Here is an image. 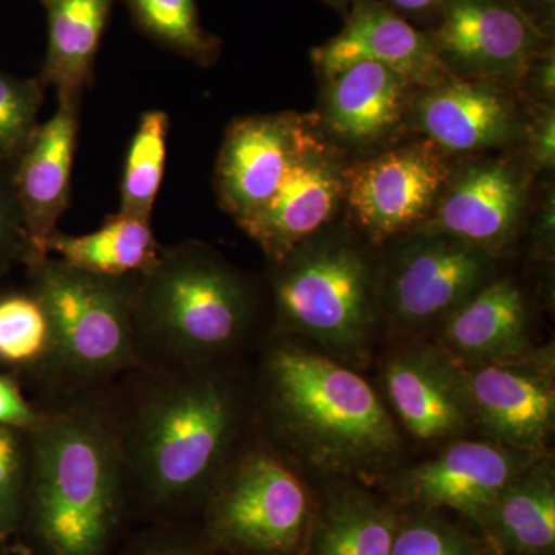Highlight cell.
Listing matches in <instances>:
<instances>
[{
    "label": "cell",
    "mask_w": 555,
    "mask_h": 555,
    "mask_svg": "<svg viewBox=\"0 0 555 555\" xmlns=\"http://www.w3.org/2000/svg\"><path fill=\"white\" fill-rule=\"evenodd\" d=\"M127 499L175 517L201 511L254 436V374L238 360L141 367L115 385Z\"/></svg>",
    "instance_id": "obj_1"
},
{
    "label": "cell",
    "mask_w": 555,
    "mask_h": 555,
    "mask_svg": "<svg viewBox=\"0 0 555 555\" xmlns=\"http://www.w3.org/2000/svg\"><path fill=\"white\" fill-rule=\"evenodd\" d=\"M254 396L258 433L297 473L369 485L400 466L403 433L382 393L301 339L262 341Z\"/></svg>",
    "instance_id": "obj_2"
},
{
    "label": "cell",
    "mask_w": 555,
    "mask_h": 555,
    "mask_svg": "<svg viewBox=\"0 0 555 555\" xmlns=\"http://www.w3.org/2000/svg\"><path fill=\"white\" fill-rule=\"evenodd\" d=\"M25 507L43 555H108L127 502L115 385L56 397L27 434Z\"/></svg>",
    "instance_id": "obj_3"
},
{
    "label": "cell",
    "mask_w": 555,
    "mask_h": 555,
    "mask_svg": "<svg viewBox=\"0 0 555 555\" xmlns=\"http://www.w3.org/2000/svg\"><path fill=\"white\" fill-rule=\"evenodd\" d=\"M258 313L254 284L199 241L164 247L137 276L134 321L145 367L238 360L254 341Z\"/></svg>",
    "instance_id": "obj_4"
},
{
    "label": "cell",
    "mask_w": 555,
    "mask_h": 555,
    "mask_svg": "<svg viewBox=\"0 0 555 555\" xmlns=\"http://www.w3.org/2000/svg\"><path fill=\"white\" fill-rule=\"evenodd\" d=\"M270 264V334L301 339L357 371L366 366L383 318L379 266L364 244L324 229Z\"/></svg>",
    "instance_id": "obj_5"
},
{
    "label": "cell",
    "mask_w": 555,
    "mask_h": 555,
    "mask_svg": "<svg viewBox=\"0 0 555 555\" xmlns=\"http://www.w3.org/2000/svg\"><path fill=\"white\" fill-rule=\"evenodd\" d=\"M28 269L53 328L46 382L54 396L115 385L145 367L134 321L137 276L96 275L51 255Z\"/></svg>",
    "instance_id": "obj_6"
},
{
    "label": "cell",
    "mask_w": 555,
    "mask_h": 555,
    "mask_svg": "<svg viewBox=\"0 0 555 555\" xmlns=\"http://www.w3.org/2000/svg\"><path fill=\"white\" fill-rule=\"evenodd\" d=\"M313 500L299 473L255 429L201 507L204 540L232 555H299Z\"/></svg>",
    "instance_id": "obj_7"
},
{
    "label": "cell",
    "mask_w": 555,
    "mask_h": 555,
    "mask_svg": "<svg viewBox=\"0 0 555 555\" xmlns=\"http://www.w3.org/2000/svg\"><path fill=\"white\" fill-rule=\"evenodd\" d=\"M494 257L438 230L418 228L378 268L382 318L398 335L418 338L492 280Z\"/></svg>",
    "instance_id": "obj_8"
},
{
    "label": "cell",
    "mask_w": 555,
    "mask_h": 555,
    "mask_svg": "<svg viewBox=\"0 0 555 555\" xmlns=\"http://www.w3.org/2000/svg\"><path fill=\"white\" fill-rule=\"evenodd\" d=\"M452 76L520 82L529 64L550 49V33L521 0H444L429 31Z\"/></svg>",
    "instance_id": "obj_9"
},
{
    "label": "cell",
    "mask_w": 555,
    "mask_h": 555,
    "mask_svg": "<svg viewBox=\"0 0 555 555\" xmlns=\"http://www.w3.org/2000/svg\"><path fill=\"white\" fill-rule=\"evenodd\" d=\"M448 153L423 139L346 167L345 204L374 246L418 229L454 175Z\"/></svg>",
    "instance_id": "obj_10"
},
{
    "label": "cell",
    "mask_w": 555,
    "mask_h": 555,
    "mask_svg": "<svg viewBox=\"0 0 555 555\" xmlns=\"http://www.w3.org/2000/svg\"><path fill=\"white\" fill-rule=\"evenodd\" d=\"M543 454L514 451L485 438H456L433 459L398 466L382 481L398 506L452 511L476 528L500 492Z\"/></svg>",
    "instance_id": "obj_11"
},
{
    "label": "cell",
    "mask_w": 555,
    "mask_h": 555,
    "mask_svg": "<svg viewBox=\"0 0 555 555\" xmlns=\"http://www.w3.org/2000/svg\"><path fill=\"white\" fill-rule=\"evenodd\" d=\"M554 347L495 363L462 364L480 438L528 454L550 452L555 425Z\"/></svg>",
    "instance_id": "obj_12"
},
{
    "label": "cell",
    "mask_w": 555,
    "mask_h": 555,
    "mask_svg": "<svg viewBox=\"0 0 555 555\" xmlns=\"http://www.w3.org/2000/svg\"><path fill=\"white\" fill-rule=\"evenodd\" d=\"M383 400L397 425L423 443H448L474 430L462 364L436 341L409 338L382 363Z\"/></svg>",
    "instance_id": "obj_13"
},
{
    "label": "cell",
    "mask_w": 555,
    "mask_h": 555,
    "mask_svg": "<svg viewBox=\"0 0 555 555\" xmlns=\"http://www.w3.org/2000/svg\"><path fill=\"white\" fill-rule=\"evenodd\" d=\"M318 130L320 122L312 116L291 112L244 116L230 124L215 167V192L236 224L273 198Z\"/></svg>",
    "instance_id": "obj_14"
},
{
    "label": "cell",
    "mask_w": 555,
    "mask_h": 555,
    "mask_svg": "<svg viewBox=\"0 0 555 555\" xmlns=\"http://www.w3.org/2000/svg\"><path fill=\"white\" fill-rule=\"evenodd\" d=\"M345 188L346 167L320 129L299 153L273 198L240 228L270 262L280 261L328 228L345 204Z\"/></svg>",
    "instance_id": "obj_15"
},
{
    "label": "cell",
    "mask_w": 555,
    "mask_h": 555,
    "mask_svg": "<svg viewBox=\"0 0 555 555\" xmlns=\"http://www.w3.org/2000/svg\"><path fill=\"white\" fill-rule=\"evenodd\" d=\"M528 203V177L516 160L469 164L452 175L426 224L496 258L516 240Z\"/></svg>",
    "instance_id": "obj_16"
},
{
    "label": "cell",
    "mask_w": 555,
    "mask_h": 555,
    "mask_svg": "<svg viewBox=\"0 0 555 555\" xmlns=\"http://www.w3.org/2000/svg\"><path fill=\"white\" fill-rule=\"evenodd\" d=\"M312 57L326 80L358 62L385 65L420 89L451 75L429 31H420L383 0H357L347 11L345 28L313 50Z\"/></svg>",
    "instance_id": "obj_17"
},
{
    "label": "cell",
    "mask_w": 555,
    "mask_h": 555,
    "mask_svg": "<svg viewBox=\"0 0 555 555\" xmlns=\"http://www.w3.org/2000/svg\"><path fill=\"white\" fill-rule=\"evenodd\" d=\"M415 98L408 109L415 129L448 155L502 147L520 130L514 101L496 83L449 75Z\"/></svg>",
    "instance_id": "obj_18"
},
{
    "label": "cell",
    "mask_w": 555,
    "mask_h": 555,
    "mask_svg": "<svg viewBox=\"0 0 555 555\" xmlns=\"http://www.w3.org/2000/svg\"><path fill=\"white\" fill-rule=\"evenodd\" d=\"M80 100L82 98H57L56 113L46 124H39L13 164L14 188L30 236V262L49 257L47 243L68 208Z\"/></svg>",
    "instance_id": "obj_19"
},
{
    "label": "cell",
    "mask_w": 555,
    "mask_h": 555,
    "mask_svg": "<svg viewBox=\"0 0 555 555\" xmlns=\"http://www.w3.org/2000/svg\"><path fill=\"white\" fill-rule=\"evenodd\" d=\"M326 82L321 131L350 149L372 147L392 137L414 98L408 79L375 62H358Z\"/></svg>",
    "instance_id": "obj_20"
},
{
    "label": "cell",
    "mask_w": 555,
    "mask_h": 555,
    "mask_svg": "<svg viewBox=\"0 0 555 555\" xmlns=\"http://www.w3.org/2000/svg\"><path fill=\"white\" fill-rule=\"evenodd\" d=\"M436 332L434 341L460 364L513 360L534 349L528 305L513 280L492 278Z\"/></svg>",
    "instance_id": "obj_21"
},
{
    "label": "cell",
    "mask_w": 555,
    "mask_h": 555,
    "mask_svg": "<svg viewBox=\"0 0 555 555\" xmlns=\"http://www.w3.org/2000/svg\"><path fill=\"white\" fill-rule=\"evenodd\" d=\"M401 511L360 481L327 483L299 555H389Z\"/></svg>",
    "instance_id": "obj_22"
},
{
    "label": "cell",
    "mask_w": 555,
    "mask_h": 555,
    "mask_svg": "<svg viewBox=\"0 0 555 555\" xmlns=\"http://www.w3.org/2000/svg\"><path fill=\"white\" fill-rule=\"evenodd\" d=\"M474 529L491 555H554L555 470L550 452L500 492Z\"/></svg>",
    "instance_id": "obj_23"
},
{
    "label": "cell",
    "mask_w": 555,
    "mask_h": 555,
    "mask_svg": "<svg viewBox=\"0 0 555 555\" xmlns=\"http://www.w3.org/2000/svg\"><path fill=\"white\" fill-rule=\"evenodd\" d=\"M49 43L38 79L57 98H82L93 80L94 61L116 0H40Z\"/></svg>",
    "instance_id": "obj_24"
},
{
    "label": "cell",
    "mask_w": 555,
    "mask_h": 555,
    "mask_svg": "<svg viewBox=\"0 0 555 555\" xmlns=\"http://www.w3.org/2000/svg\"><path fill=\"white\" fill-rule=\"evenodd\" d=\"M163 246L156 240L152 218L118 211L101 229L73 236L54 232L47 243L49 255L73 268L112 278L142 275L158 261Z\"/></svg>",
    "instance_id": "obj_25"
},
{
    "label": "cell",
    "mask_w": 555,
    "mask_h": 555,
    "mask_svg": "<svg viewBox=\"0 0 555 555\" xmlns=\"http://www.w3.org/2000/svg\"><path fill=\"white\" fill-rule=\"evenodd\" d=\"M169 127L163 109L142 113L124 164L119 211L152 218L166 170Z\"/></svg>",
    "instance_id": "obj_26"
},
{
    "label": "cell",
    "mask_w": 555,
    "mask_h": 555,
    "mask_svg": "<svg viewBox=\"0 0 555 555\" xmlns=\"http://www.w3.org/2000/svg\"><path fill=\"white\" fill-rule=\"evenodd\" d=\"M134 24L164 49L199 65L217 60L219 40L201 25L196 0H126Z\"/></svg>",
    "instance_id": "obj_27"
},
{
    "label": "cell",
    "mask_w": 555,
    "mask_h": 555,
    "mask_svg": "<svg viewBox=\"0 0 555 555\" xmlns=\"http://www.w3.org/2000/svg\"><path fill=\"white\" fill-rule=\"evenodd\" d=\"M53 357L49 313L33 292L0 297V361L38 369L46 378Z\"/></svg>",
    "instance_id": "obj_28"
},
{
    "label": "cell",
    "mask_w": 555,
    "mask_h": 555,
    "mask_svg": "<svg viewBox=\"0 0 555 555\" xmlns=\"http://www.w3.org/2000/svg\"><path fill=\"white\" fill-rule=\"evenodd\" d=\"M389 555H491L477 532L444 511L403 507Z\"/></svg>",
    "instance_id": "obj_29"
},
{
    "label": "cell",
    "mask_w": 555,
    "mask_h": 555,
    "mask_svg": "<svg viewBox=\"0 0 555 555\" xmlns=\"http://www.w3.org/2000/svg\"><path fill=\"white\" fill-rule=\"evenodd\" d=\"M46 87L38 78L0 72V160L16 163L38 129Z\"/></svg>",
    "instance_id": "obj_30"
},
{
    "label": "cell",
    "mask_w": 555,
    "mask_h": 555,
    "mask_svg": "<svg viewBox=\"0 0 555 555\" xmlns=\"http://www.w3.org/2000/svg\"><path fill=\"white\" fill-rule=\"evenodd\" d=\"M27 434L0 426V535L13 531L25 507Z\"/></svg>",
    "instance_id": "obj_31"
},
{
    "label": "cell",
    "mask_w": 555,
    "mask_h": 555,
    "mask_svg": "<svg viewBox=\"0 0 555 555\" xmlns=\"http://www.w3.org/2000/svg\"><path fill=\"white\" fill-rule=\"evenodd\" d=\"M31 258L30 236L14 188L13 164L0 160V272L14 259H24L28 264Z\"/></svg>",
    "instance_id": "obj_32"
},
{
    "label": "cell",
    "mask_w": 555,
    "mask_h": 555,
    "mask_svg": "<svg viewBox=\"0 0 555 555\" xmlns=\"http://www.w3.org/2000/svg\"><path fill=\"white\" fill-rule=\"evenodd\" d=\"M526 156L537 171H553L555 164V113L553 104H537L525 127Z\"/></svg>",
    "instance_id": "obj_33"
},
{
    "label": "cell",
    "mask_w": 555,
    "mask_h": 555,
    "mask_svg": "<svg viewBox=\"0 0 555 555\" xmlns=\"http://www.w3.org/2000/svg\"><path fill=\"white\" fill-rule=\"evenodd\" d=\"M206 540L193 539L173 529H159L139 537L126 555H214Z\"/></svg>",
    "instance_id": "obj_34"
},
{
    "label": "cell",
    "mask_w": 555,
    "mask_h": 555,
    "mask_svg": "<svg viewBox=\"0 0 555 555\" xmlns=\"http://www.w3.org/2000/svg\"><path fill=\"white\" fill-rule=\"evenodd\" d=\"M46 411L33 408L13 378L0 375V426L31 433L42 423Z\"/></svg>",
    "instance_id": "obj_35"
},
{
    "label": "cell",
    "mask_w": 555,
    "mask_h": 555,
    "mask_svg": "<svg viewBox=\"0 0 555 555\" xmlns=\"http://www.w3.org/2000/svg\"><path fill=\"white\" fill-rule=\"evenodd\" d=\"M526 91L539 101V104H553L555 91L554 47L542 51L526 69L524 79Z\"/></svg>",
    "instance_id": "obj_36"
},
{
    "label": "cell",
    "mask_w": 555,
    "mask_h": 555,
    "mask_svg": "<svg viewBox=\"0 0 555 555\" xmlns=\"http://www.w3.org/2000/svg\"><path fill=\"white\" fill-rule=\"evenodd\" d=\"M404 20L438 21L444 0H383Z\"/></svg>",
    "instance_id": "obj_37"
},
{
    "label": "cell",
    "mask_w": 555,
    "mask_h": 555,
    "mask_svg": "<svg viewBox=\"0 0 555 555\" xmlns=\"http://www.w3.org/2000/svg\"><path fill=\"white\" fill-rule=\"evenodd\" d=\"M535 248L539 254L550 257L554 250V195H547L537 218Z\"/></svg>",
    "instance_id": "obj_38"
},
{
    "label": "cell",
    "mask_w": 555,
    "mask_h": 555,
    "mask_svg": "<svg viewBox=\"0 0 555 555\" xmlns=\"http://www.w3.org/2000/svg\"><path fill=\"white\" fill-rule=\"evenodd\" d=\"M328 5L334 7L335 10L341 11L343 14H347L350 7L357 2V0H324Z\"/></svg>",
    "instance_id": "obj_39"
}]
</instances>
